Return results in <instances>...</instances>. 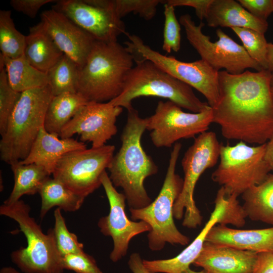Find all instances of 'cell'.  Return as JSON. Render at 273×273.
Returning <instances> with one entry per match:
<instances>
[{
  "instance_id": "7c38bea8",
  "label": "cell",
  "mask_w": 273,
  "mask_h": 273,
  "mask_svg": "<svg viewBox=\"0 0 273 273\" xmlns=\"http://www.w3.org/2000/svg\"><path fill=\"white\" fill-rule=\"evenodd\" d=\"M115 149L114 145H105L69 152L58 161L53 177L85 198L102 186L101 176L109 168Z\"/></svg>"
},
{
  "instance_id": "f6af8a7d",
  "label": "cell",
  "mask_w": 273,
  "mask_h": 273,
  "mask_svg": "<svg viewBox=\"0 0 273 273\" xmlns=\"http://www.w3.org/2000/svg\"><path fill=\"white\" fill-rule=\"evenodd\" d=\"M0 273H21L12 266H4L0 270Z\"/></svg>"
},
{
  "instance_id": "bcb514c9",
  "label": "cell",
  "mask_w": 273,
  "mask_h": 273,
  "mask_svg": "<svg viewBox=\"0 0 273 273\" xmlns=\"http://www.w3.org/2000/svg\"><path fill=\"white\" fill-rule=\"evenodd\" d=\"M184 273H204L203 272V270L201 271H195L193 270H192V269H191L190 268L187 269L185 272H184Z\"/></svg>"
},
{
  "instance_id": "8992f818",
  "label": "cell",
  "mask_w": 273,
  "mask_h": 273,
  "mask_svg": "<svg viewBox=\"0 0 273 273\" xmlns=\"http://www.w3.org/2000/svg\"><path fill=\"white\" fill-rule=\"evenodd\" d=\"M182 145L174 144L162 187L156 198L148 206L130 208L132 219L148 223L151 230L148 235V246L152 251L162 250L166 243L186 245L190 239L180 233L173 220V206L182 190L184 179L175 173Z\"/></svg>"
},
{
  "instance_id": "d6986e66",
  "label": "cell",
  "mask_w": 273,
  "mask_h": 273,
  "mask_svg": "<svg viewBox=\"0 0 273 273\" xmlns=\"http://www.w3.org/2000/svg\"><path fill=\"white\" fill-rule=\"evenodd\" d=\"M215 207L208 220L194 240L175 257L167 259L143 260L145 267L151 273H184L202 251L207 235L223 213L225 206V191L222 187L218 190L214 200Z\"/></svg>"
},
{
  "instance_id": "8d00e7d4",
  "label": "cell",
  "mask_w": 273,
  "mask_h": 273,
  "mask_svg": "<svg viewBox=\"0 0 273 273\" xmlns=\"http://www.w3.org/2000/svg\"><path fill=\"white\" fill-rule=\"evenodd\" d=\"M62 264L65 270L76 273H103L96 260L84 251L62 256Z\"/></svg>"
},
{
  "instance_id": "4fadbf2b",
  "label": "cell",
  "mask_w": 273,
  "mask_h": 273,
  "mask_svg": "<svg viewBox=\"0 0 273 273\" xmlns=\"http://www.w3.org/2000/svg\"><path fill=\"white\" fill-rule=\"evenodd\" d=\"M213 119L210 106L201 112L190 113L170 101H160L154 113L146 118V129L155 147L169 148L181 139L207 131Z\"/></svg>"
},
{
  "instance_id": "484cf974",
  "label": "cell",
  "mask_w": 273,
  "mask_h": 273,
  "mask_svg": "<svg viewBox=\"0 0 273 273\" xmlns=\"http://www.w3.org/2000/svg\"><path fill=\"white\" fill-rule=\"evenodd\" d=\"M38 193L41 198V219L55 206L66 212L76 211L80 208L85 199L59 180L50 176L45 180Z\"/></svg>"
},
{
  "instance_id": "4316f807",
  "label": "cell",
  "mask_w": 273,
  "mask_h": 273,
  "mask_svg": "<svg viewBox=\"0 0 273 273\" xmlns=\"http://www.w3.org/2000/svg\"><path fill=\"white\" fill-rule=\"evenodd\" d=\"M14 185L13 190L4 203L11 204L19 201L25 195H32L38 192L45 180L50 176L42 166L35 164H12Z\"/></svg>"
},
{
  "instance_id": "277c9868",
  "label": "cell",
  "mask_w": 273,
  "mask_h": 273,
  "mask_svg": "<svg viewBox=\"0 0 273 273\" xmlns=\"http://www.w3.org/2000/svg\"><path fill=\"white\" fill-rule=\"evenodd\" d=\"M128 73L123 90L109 101L113 105L133 108L132 102L141 97H156L167 99L181 108L194 113L201 112L209 105L201 101L192 87L166 73L153 62L143 60L135 62Z\"/></svg>"
},
{
  "instance_id": "ab89813d",
  "label": "cell",
  "mask_w": 273,
  "mask_h": 273,
  "mask_svg": "<svg viewBox=\"0 0 273 273\" xmlns=\"http://www.w3.org/2000/svg\"><path fill=\"white\" fill-rule=\"evenodd\" d=\"M212 2L213 0H166L162 1V4H166L174 7H192L195 9L197 16L202 21L205 19Z\"/></svg>"
},
{
  "instance_id": "6da1fadb",
  "label": "cell",
  "mask_w": 273,
  "mask_h": 273,
  "mask_svg": "<svg viewBox=\"0 0 273 273\" xmlns=\"http://www.w3.org/2000/svg\"><path fill=\"white\" fill-rule=\"evenodd\" d=\"M268 70L233 74L218 72L219 99L213 122L228 140L266 144L273 135V90Z\"/></svg>"
},
{
  "instance_id": "d6a6232c",
  "label": "cell",
  "mask_w": 273,
  "mask_h": 273,
  "mask_svg": "<svg viewBox=\"0 0 273 273\" xmlns=\"http://www.w3.org/2000/svg\"><path fill=\"white\" fill-rule=\"evenodd\" d=\"M160 0H107L108 7L121 19L132 13L146 20L152 19L156 15Z\"/></svg>"
},
{
  "instance_id": "ee69618b",
  "label": "cell",
  "mask_w": 273,
  "mask_h": 273,
  "mask_svg": "<svg viewBox=\"0 0 273 273\" xmlns=\"http://www.w3.org/2000/svg\"><path fill=\"white\" fill-rule=\"evenodd\" d=\"M267 61L268 70L273 73V43L268 42L267 47Z\"/></svg>"
},
{
  "instance_id": "2e32d148",
  "label": "cell",
  "mask_w": 273,
  "mask_h": 273,
  "mask_svg": "<svg viewBox=\"0 0 273 273\" xmlns=\"http://www.w3.org/2000/svg\"><path fill=\"white\" fill-rule=\"evenodd\" d=\"M122 111L109 102H89L65 125L59 137L70 138L77 133L81 142L92 143V147H102L117 133L116 122Z\"/></svg>"
},
{
  "instance_id": "ffe728a7",
  "label": "cell",
  "mask_w": 273,
  "mask_h": 273,
  "mask_svg": "<svg viewBox=\"0 0 273 273\" xmlns=\"http://www.w3.org/2000/svg\"><path fill=\"white\" fill-rule=\"evenodd\" d=\"M86 148L84 143L73 138L61 139L47 131L42 126L27 157L21 164H35L53 174L59 160L67 153Z\"/></svg>"
},
{
  "instance_id": "30bf717a",
  "label": "cell",
  "mask_w": 273,
  "mask_h": 273,
  "mask_svg": "<svg viewBox=\"0 0 273 273\" xmlns=\"http://www.w3.org/2000/svg\"><path fill=\"white\" fill-rule=\"evenodd\" d=\"M125 34L129 40L124 42L125 47L134 62L143 60L153 62L168 74L197 90L211 108L215 107L219 99V71L201 59L192 62L180 61L151 49L135 34L127 32Z\"/></svg>"
},
{
  "instance_id": "9c48e42d",
  "label": "cell",
  "mask_w": 273,
  "mask_h": 273,
  "mask_svg": "<svg viewBox=\"0 0 273 273\" xmlns=\"http://www.w3.org/2000/svg\"><path fill=\"white\" fill-rule=\"evenodd\" d=\"M221 145L215 133L207 131L200 134L184 154L183 186L174 204L173 216L179 220L184 215L182 224L185 227L195 229L202 222V216L194 199L195 188L202 173L217 163Z\"/></svg>"
},
{
  "instance_id": "d590c367",
  "label": "cell",
  "mask_w": 273,
  "mask_h": 273,
  "mask_svg": "<svg viewBox=\"0 0 273 273\" xmlns=\"http://www.w3.org/2000/svg\"><path fill=\"white\" fill-rule=\"evenodd\" d=\"M238 197L237 195L229 194L225 191L224 209L218 219V224H231L239 228L245 225L247 216L243 206L238 200Z\"/></svg>"
},
{
  "instance_id": "f35d334b",
  "label": "cell",
  "mask_w": 273,
  "mask_h": 273,
  "mask_svg": "<svg viewBox=\"0 0 273 273\" xmlns=\"http://www.w3.org/2000/svg\"><path fill=\"white\" fill-rule=\"evenodd\" d=\"M55 0H11V7L16 11L21 12L30 18H34L39 9L44 5L55 3Z\"/></svg>"
},
{
  "instance_id": "ba28073f",
  "label": "cell",
  "mask_w": 273,
  "mask_h": 273,
  "mask_svg": "<svg viewBox=\"0 0 273 273\" xmlns=\"http://www.w3.org/2000/svg\"><path fill=\"white\" fill-rule=\"evenodd\" d=\"M266 144L250 146L239 142L220 147L219 163L212 180L229 194L239 196L261 183L271 170L265 160Z\"/></svg>"
},
{
  "instance_id": "f1b7e54d",
  "label": "cell",
  "mask_w": 273,
  "mask_h": 273,
  "mask_svg": "<svg viewBox=\"0 0 273 273\" xmlns=\"http://www.w3.org/2000/svg\"><path fill=\"white\" fill-rule=\"evenodd\" d=\"M79 66L64 54L47 73L48 85L53 96L63 93H77Z\"/></svg>"
},
{
  "instance_id": "e0dca14e",
  "label": "cell",
  "mask_w": 273,
  "mask_h": 273,
  "mask_svg": "<svg viewBox=\"0 0 273 273\" xmlns=\"http://www.w3.org/2000/svg\"><path fill=\"white\" fill-rule=\"evenodd\" d=\"M40 23L60 50L79 67L82 66L95 38L64 15L53 9L43 11Z\"/></svg>"
},
{
  "instance_id": "44dd1931",
  "label": "cell",
  "mask_w": 273,
  "mask_h": 273,
  "mask_svg": "<svg viewBox=\"0 0 273 273\" xmlns=\"http://www.w3.org/2000/svg\"><path fill=\"white\" fill-rule=\"evenodd\" d=\"M205 241L257 253L273 252V226L239 230L217 224L209 231Z\"/></svg>"
},
{
  "instance_id": "3957f363",
  "label": "cell",
  "mask_w": 273,
  "mask_h": 273,
  "mask_svg": "<svg viewBox=\"0 0 273 273\" xmlns=\"http://www.w3.org/2000/svg\"><path fill=\"white\" fill-rule=\"evenodd\" d=\"M133 58L117 41L96 40L84 64L79 67L77 93L88 102L105 103L122 92Z\"/></svg>"
},
{
  "instance_id": "60d3db41",
  "label": "cell",
  "mask_w": 273,
  "mask_h": 273,
  "mask_svg": "<svg viewBox=\"0 0 273 273\" xmlns=\"http://www.w3.org/2000/svg\"><path fill=\"white\" fill-rule=\"evenodd\" d=\"M251 273H273V252L257 253Z\"/></svg>"
},
{
  "instance_id": "e575fe53",
  "label": "cell",
  "mask_w": 273,
  "mask_h": 273,
  "mask_svg": "<svg viewBox=\"0 0 273 273\" xmlns=\"http://www.w3.org/2000/svg\"><path fill=\"white\" fill-rule=\"evenodd\" d=\"M164 24L163 29V50L167 53L177 52L180 49V25L177 20L174 7L164 4Z\"/></svg>"
},
{
  "instance_id": "ac0fdd59",
  "label": "cell",
  "mask_w": 273,
  "mask_h": 273,
  "mask_svg": "<svg viewBox=\"0 0 273 273\" xmlns=\"http://www.w3.org/2000/svg\"><path fill=\"white\" fill-rule=\"evenodd\" d=\"M257 256L254 252L205 241L193 264L204 273H251Z\"/></svg>"
},
{
  "instance_id": "7dc6e473",
  "label": "cell",
  "mask_w": 273,
  "mask_h": 273,
  "mask_svg": "<svg viewBox=\"0 0 273 273\" xmlns=\"http://www.w3.org/2000/svg\"><path fill=\"white\" fill-rule=\"evenodd\" d=\"M270 85L272 89L273 90V73H271V79H270Z\"/></svg>"
},
{
  "instance_id": "f546056e",
  "label": "cell",
  "mask_w": 273,
  "mask_h": 273,
  "mask_svg": "<svg viewBox=\"0 0 273 273\" xmlns=\"http://www.w3.org/2000/svg\"><path fill=\"white\" fill-rule=\"evenodd\" d=\"M26 36L15 27L10 10L0 11V49L6 58L15 59L24 55Z\"/></svg>"
},
{
  "instance_id": "83f0119b",
  "label": "cell",
  "mask_w": 273,
  "mask_h": 273,
  "mask_svg": "<svg viewBox=\"0 0 273 273\" xmlns=\"http://www.w3.org/2000/svg\"><path fill=\"white\" fill-rule=\"evenodd\" d=\"M2 56L9 83L15 90L22 93L48 85L47 73L32 66L24 55L15 59Z\"/></svg>"
},
{
  "instance_id": "52a82bcc",
  "label": "cell",
  "mask_w": 273,
  "mask_h": 273,
  "mask_svg": "<svg viewBox=\"0 0 273 273\" xmlns=\"http://www.w3.org/2000/svg\"><path fill=\"white\" fill-rule=\"evenodd\" d=\"M31 208L23 200L0 206V214L14 220L26 237V247L11 254V260L23 273H64L62 256L54 240L53 229L47 234L30 215Z\"/></svg>"
},
{
  "instance_id": "603a6c76",
  "label": "cell",
  "mask_w": 273,
  "mask_h": 273,
  "mask_svg": "<svg viewBox=\"0 0 273 273\" xmlns=\"http://www.w3.org/2000/svg\"><path fill=\"white\" fill-rule=\"evenodd\" d=\"M63 55L40 22L30 27L24 56L32 66L47 73Z\"/></svg>"
},
{
  "instance_id": "7bdbcfd3",
  "label": "cell",
  "mask_w": 273,
  "mask_h": 273,
  "mask_svg": "<svg viewBox=\"0 0 273 273\" xmlns=\"http://www.w3.org/2000/svg\"><path fill=\"white\" fill-rule=\"evenodd\" d=\"M265 159L271 172H273V135L266 143Z\"/></svg>"
},
{
  "instance_id": "cb8c5ba5",
  "label": "cell",
  "mask_w": 273,
  "mask_h": 273,
  "mask_svg": "<svg viewBox=\"0 0 273 273\" xmlns=\"http://www.w3.org/2000/svg\"><path fill=\"white\" fill-rule=\"evenodd\" d=\"M88 102L78 93H66L53 96L46 114L45 129L59 136L65 125Z\"/></svg>"
},
{
  "instance_id": "7a4b0ae2",
  "label": "cell",
  "mask_w": 273,
  "mask_h": 273,
  "mask_svg": "<svg viewBox=\"0 0 273 273\" xmlns=\"http://www.w3.org/2000/svg\"><path fill=\"white\" fill-rule=\"evenodd\" d=\"M146 130V118H141L133 107L128 110L120 138L121 147L108 169L111 182L115 187L122 189L130 208H142L152 202L144 181L158 170L142 145L141 139Z\"/></svg>"
},
{
  "instance_id": "836d02e7",
  "label": "cell",
  "mask_w": 273,
  "mask_h": 273,
  "mask_svg": "<svg viewBox=\"0 0 273 273\" xmlns=\"http://www.w3.org/2000/svg\"><path fill=\"white\" fill-rule=\"evenodd\" d=\"M55 224L53 229L57 250L61 256L72 253L84 252L83 244L79 242L75 234L69 231L61 209L54 211Z\"/></svg>"
},
{
  "instance_id": "9a60e30c",
  "label": "cell",
  "mask_w": 273,
  "mask_h": 273,
  "mask_svg": "<svg viewBox=\"0 0 273 273\" xmlns=\"http://www.w3.org/2000/svg\"><path fill=\"white\" fill-rule=\"evenodd\" d=\"M101 183L109 201L110 211L108 215L99 219L98 225L104 235L112 238L114 247L110 258L116 262L126 255L130 240L141 233L149 232L151 228L143 221L134 222L127 217L125 211L126 197L116 190L106 171L101 176Z\"/></svg>"
},
{
  "instance_id": "8fae6325",
  "label": "cell",
  "mask_w": 273,
  "mask_h": 273,
  "mask_svg": "<svg viewBox=\"0 0 273 273\" xmlns=\"http://www.w3.org/2000/svg\"><path fill=\"white\" fill-rule=\"evenodd\" d=\"M179 22L185 29L189 43L196 50L201 59L219 71L233 74H240L248 68L257 71L263 68L248 54L243 46L235 41L221 29L216 30L218 40L213 42L202 32L204 23L197 25L189 14L181 15Z\"/></svg>"
},
{
  "instance_id": "c3c4849f",
  "label": "cell",
  "mask_w": 273,
  "mask_h": 273,
  "mask_svg": "<svg viewBox=\"0 0 273 273\" xmlns=\"http://www.w3.org/2000/svg\"></svg>"
},
{
  "instance_id": "5b68a950",
  "label": "cell",
  "mask_w": 273,
  "mask_h": 273,
  "mask_svg": "<svg viewBox=\"0 0 273 273\" xmlns=\"http://www.w3.org/2000/svg\"><path fill=\"white\" fill-rule=\"evenodd\" d=\"M53 97L49 85L21 93L0 141L2 161L11 165L27 157L44 126Z\"/></svg>"
},
{
  "instance_id": "5bb4252c",
  "label": "cell",
  "mask_w": 273,
  "mask_h": 273,
  "mask_svg": "<svg viewBox=\"0 0 273 273\" xmlns=\"http://www.w3.org/2000/svg\"><path fill=\"white\" fill-rule=\"evenodd\" d=\"M52 9L64 15L96 40L111 42L125 34L123 21L108 7L106 0H59Z\"/></svg>"
},
{
  "instance_id": "1f68e13d",
  "label": "cell",
  "mask_w": 273,
  "mask_h": 273,
  "mask_svg": "<svg viewBox=\"0 0 273 273\" xmlns=\"http://www.w3.org/2000/svg\"><path fill=\"white\" fill-rule=\"evenodd\" d=\"M242 41L243 47L249 56L264 70H268L267 43L264 34L247 28H231Z\"/></svg>"
},
{
  "instance_id": "4dcf8cb0",
  "label": "cell",
  "mask_w": 273,
  "mask_h": 273,
  "mask_svg": "<svg viewBox=\"0 0 273 273\" xmlns=\"http://www.w3.org/2000/svg\"><path fill=\"white\" fill-rule=\"evenodd\" d=\"M21 93L10 85L3 56L0 54V134L5 133L10 117L16 107Z\"/></svg>"
},
{
  "instance_id": "d4e9b609",
  "label": "cell",
  "mask_w": 273,
  "mask_h": 273,
  "mask_svg": "<svg viewBox=\"0 0 273 273\" xmlns=\"http://www.w3.org/2000/svg\"><path fill=\"white\" fill-rule=\"evenodd\" d=\"M243 207L250 219L273 225V173L242 195Z\"/></svg>"
},
{
  "instance_id": "b9f144b4",
  "label": "cell",
  "mask_w": 273,
  "mask_h": 273,
  "mask_svg": "<svg viewBox=\"0 0 273 273\" xmlns=\"http://www.w3.org/2000/svg\"><path fill=\"white\" fill-rule=\"evenodd\" d=\"M141 255L138 253L131 254L128 261L129 268L133 273H151L144 266Z\"/></svg>"
},
{
  "instance_id": "7402d4cb",
  "label": "cell",
  "mask_w": 273,
  "mask_h": 273,
  "mask_svg": "<svg viewBox=\"0 0 273 273\" xmlns=\"http://www.w3.org/2000/svg\"><path fill=\"white\" fill-rule=\"evenodd\" d=\"M211 27L247 28L263 34L266 32V20L257 18L234 0H213L205 18Z\"/></svg>"
},
{
  "instance_id": "74e56055",
  "label": "cell",
  "mask_w": 273,
  "mask_h": 273,
  "mask_svg": "<svg viewBox=\"0 0 273 273\" xmlns=\"http://www.w3.org/2000/svg\"><path fill=\"white\" fill-rule=\"evenodd\" d=\"M238 2L254 16L266 20L273 12V0H239Z\"/></svg>"
}]
</instances>
